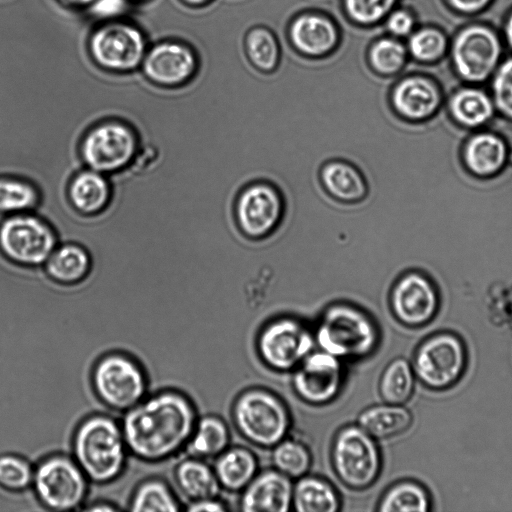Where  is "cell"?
Segmentation results:
<instances>
[{"mask_svg":"<svg viewBox=\"0 0 512 512\" xmlns=\"http://www.w3.org/2000/svg\"><path fill=\"white\" fill-rule=\"evenodd\" d=\"M123 414L129 454L145 463H160L180 453L197 422L192 401L172 388L146 395Z\"/></svg>","mask_w":512,"mask_h":512,"instance_id":"obj_1","label":"cell"},{"mask_svg":"<svg viewBox=\"0 0 512 512\" xmlns=\"http://www.w3.org/2000/svg\"><path fill=\"white\" fill-rule=\"evenodd\" d=\"M70 446L75 462L97 485L120 478L130 455L121 423L104 413L85 416L76 424Z\"/></svg>","mask_w":512,"mask_h":512,"instance_id":"obj_2","label":"cell"},{"mask_svg":"<svg viewBox=\"0 0 512 512\" xmlns=\"http://www.w3.org/2000/svg\"><path fill=\"white\" fill-rule=\"evenodd\" d=\"M314 339L320 350L340 360L356 359L375 349L378 330L372 318L357 304L336 300L322 312Z\"/></svg>","mask_w":512,"mask_h":512,"instance_id":"obj_3","label":"cell"},{"mask_svg":"<svg viewBox=\"0 0 512 512\" xmlns=\"http://www.w3.org/2000/svg\"><path fill=\"white\" fill-rule=\"evenodd\" d=\"M149 44L138 24L120 17L99 21L88 34L86 50L101 71L128 75L139 71Z\"/></svg>","mask_w":512,"mask_h":512,"instance_id":"obj_4","label":"cell"},{"mask_svg":"<svg viewBox=\"0 0 512 512\" xmlns=\"http://www.w3.org/2000/svg\"><path fill=\"white\" fill-rule=\"evenodd\" d=\"M90 384L97 400L107 409L124 413L148 393L149 380L144 367L130 354L111 351L91 368Z\"/></svg>","mask_w":512,"mask_h":512,"instance_id":"obj_5","label":"cell"},{"mask_svg":"<svg viewBox=\"0 0 512 512\" xmlns=\"http://www.w3.org/2000/svg\"><path fill=\"white\" fill-rule=\"evenodd\" d=\"M90 481L71 455L52 453L34 465L31 489L42 508L54 512L81 510Z\"/></svg>","mask_w":512,"mask_h":512,"instance_id":"obj_6","label":"cell"},{"mask_svg":"<svg viewBox=\"0 0 512 512\" xmlns=\"http://www.w3.org/2000/svg\"><path fill=\"white\" fill-rule=\"evenodd\" d=\"M141 137L129 122L109 118L92 125L82 136L79 156L84 167L108 176L129 168L141 148Z\"/></svg>","mask_w":512,"mask_h":512,"instance_id":"obj_7","label":"cell"},{"mask_svg":"<svg viewBox=\"0 0 512 512\" xmlns=\"http://www.w3.org/2000/svg\"><path fill=\"white\" fill-rule=\"evenodd\" d=\"M60 243L54 227L35 212L4 216L0 221V253L19 267H42Z\"/></svg>","mask_w":512,"mask_h":512,"instance_id":"obj_8","label":"cell"},{"mask_svg":"<svg viewBox=\"0 0 512 512\" xmlns=\"http://www.w3.org/2000/svg\"><path fill=\"white\" fill-rule=\"evenodd\" d=\"M232 418L240 434L249 442L273 448L290 428V415L274 393L253 388L241 393L232 408Z\"/></svg>","mask_w":512,"mask_h":512,"instance_id":"obj_9","label":"cell"},{"mask_svg":"<svg viewBox=\"0 0 512 512\" xmlns=\"http://www.w3.org/2000/svg\"><path fill=\"white\" fill-rule=\"evenodd\" d=\"M331 460L339 480L356 490L371 486L381 469V456L375 439L358 424L346 426L336 434Z\"/></svg>","mask_w":512,"mask_h":512,"instance_id":"obj_10","label":"cell"},{"mask_svg":"<svg viewBox=\"0 0 512 512\" xmlns=\"http://www.w3.org/2000/svg\"><path fill=\"white\" fill-rule=\"evenodd\" d=\"M200 64L193 46L171 38L149 44L139 71L150 85L172 91L188 86Z\"/></svg>","mask_w":512,"mask_h":512,"instance_id":"obj_11","label":"cell"},{"mask_svg":"<svg viewBox=\"0 0 512 512\" xmlns=\"http://www.w3.org/2000/svg\"><path fill=\"white\" fill-rule=\"evenodd\" d=\"M502 48L495 30L484 24H471L454 37L450 48L451 62L462 79L482 82L502 61Z\"/></svg>","mask_w":512,"mask_h":512,"instance_id":"obj_12","label":"cell"},{"mask_svg":"<svg viewBox=\"0 0 512 512\" xmlns=\"http://www.w3.org/2000/svg\"><path fill=\"white\" fill-rule=\"evenodd\" d=\"M286 213L285 197L272 182L255 181L245 186L234 204L236 223L248 238L269 237L282 223Z\"/></svg>","mask_w":512,"mask_h":512,"instance_id":"obj_13","label":"cell"},{"mask_svg":"<svg viewBox=\"0 0 512 512\" xmlns=\"http://www.w3.org/2000/svg\"><path fill=\"white\" fill-rule=\"evenodd\" d=\"M311 332L293 317H281L268 323L257 339L262 361L271 369H295L314 348Z\"/></svg>","mask_w":512,"mask_h":512,"instance_id":"obj_14","label":"cell"},{"mask_svg":"<svg viewBox=\"0 0 512 512\" xmlns=\"http://www.w3.org/2000/svg\"><path fill=\"white\" fill-rule=\"evenodd\" d=\"M465 363L466 353L461 340L453 334L440 333L419 346L413 370L426 386L442 389L459 379Z\"/></svg>","mask_w":512,"mask_h":512,"instance_id":"obj_15","label":"cell"},{"mask_svg":"<svg viewBox=\"0 0 512 512\" xmlns=\"http://www.w3.org/2000/svg\"><path fill=\"white\" fill-rule=\"evenodd\" d=\"M343 370L340 359L323 351H312L295 368L293 388L310 404L332 401L340 391Z\"/></svg>","mask_w":512,"mask_h":512,"instance_id":"obj_16","label":"cell"},{"mask_svg":"<svg viewBox=\"0 0 512 512\" xmlns=\"http://www.w3.org/2000/svg\"><path fill=\"white\" fill-rule=\"evenodd\" d=\"M389 304L394 316L408 326H420L434 316L437 297L429 282L418 274L398 277L389 291Z\"/></svg>","mask_w":512,"mask_h":512,"instance_id":"obj_17","label":"cell"},{"mask_svg":"<svg viewBox=\"0 0 512 512\" xmlns=\"http://www.w3.org/2000/svg\"><path fill=\"white\" fill-rule=\"evenodd\" d=\"M291 478L278 470L256 475L243 489L240 508L245 512H287L292 507Z\"/></svg>","mask_w":512,"mask_h":512,"instance_id":"obj_18","label":"cell"},{"mask_svg":"<svg viewBox=\"0 0 512 512\" xmlns=\"http://www.w3.org/2000/svg\"><path fill=\"white\" fill-rule=\"evenodd\" d=\"M439 102L437 87L423 76H408L396 82L389 92V104L396 116L419 120L434 111Z\"/></svg>","mask_w":512,"mask_h":512,"instance_id":"obj_19","label":"cell"},{"mask_svg":"<svg viewBox=\"0 0 512 512\" xmlns=\"http://www.w3.org/2000/svg\"><path fill=\"white\" fill-rule=\"evenodd\" d=\"M113 185L110 176L84 167L67 185V198L72 208L87 217L103 213L111 203Z\"/></svg>","mask_w":512,"mask_h":512,"instance_id":"obj_20","label":"cell"},{"mask_svg":"<svg viewBox=\"0 0 512 512\" xmlns=\"http://www.w3.org/2000/svg\"><path fill=\"white\" fill-rule=\"evenodd\" d=\"M319 178L325 192L337 202L354 204L368 196L369 188L364 174L347 160L325 162L319 170Z\"/></svg>","mask_w":512,"mask_h":512,"instance_id":"obj_21","label":"cell"},{"mask_svg":"<svg viewBox=\"0 0 512 512\" xmlns=\"http://www.w3.org/2000/svg\"><path fill=\"white\" fill-rule=\"evenodd\" d=\"M289 35L296 50L304 55L322 56L338 42L336 25L322 14L304 13L291 24Z\"/></svg>","mask_w":512,"mask_h":512,"instance_id":"obj_22","label":"cell"},{"mask_svg":"<svg viewBox=\"0 0 512 512\" xmlns=\"http://www.w3.org/2000/svg\"><path fill=\"white\" fill-rule=\"evenodd\" d=\"M42 268L52 282L62 286H75L89 276L92 257L83 245L62 242L57 245Z\"/></svg>","mask_w":512,"mask_h":512,"instance_id":"obj_23","label":"cell"},{"mask_svg":"<svg viewBox=\"0 0 512 512\" xmlns=\"http://www.w3.org/2000/svg\"><path fill=\"white\" fill-rule=\"evenodd\" d=\"M173 477L178 490L189 502L216 498L220 492L214 469L202 458L189 456L181 460L174 469Z\"/></svg>","mask_w":512,"mask_h":512,"instance_id":"obj_24","label":"cell"},{"mask_svg":"<svg viewBox=\"0 0 512 512\" xmlns=\"http://www.w3.org/2000/svg\"><path fill=\"white\" fill-rule=\"evenodd\" d=\"M412 421V414L406 407L385 402L364 409L358 416L357 424L376 440L405 432Z\"/></svg>","mask_w":512,"mask_h":512,"instance_id":"obj_25","label":"cell"},{"mask_svg":"<svg viewBox=\"0 0 512 512\" xmlns=\"http://www.w3.org/2000/svg\"><path fill=\"white\" fill-rule=\"evenodd\" d=\"M257 467V459L250 450L232 447L217 456L213 469L221 487L239 491L256 476Z\"/></svg>","mask_w":512,"mask_h":512,"instance_id":"obj_26","label":"cell"},{"mask_svg":"<svg viewBox=\"0 0 512 512\" xmlns=\"http://www.w3.org/2000/svg\"><path fill=\"white\" fill-rule=\"evenodd\" d=\"M292 507L298 512H336L340 499L329 482L304 475L293 486Z\"/></svg>","mask_w":512,"mask_h":512,"instance_id":"obj_27","label":"cell"},{"mask_svg":"<svg viewBox=\"0 0 512 512\" xmlns=\"http://www.w3.org/2000/svg\"><path fill=\"white\" fill-rule=\"evenodd\" d=\"M229 440L226 423L218 416L206 415L197 419L186 449L193 457H217L227 448Z\"/></svg>","mask_w":512,"mask_h":512,"instance_id":"obj_28","label":"cell"},{"mask_svg":"<svg viewBox=\"0 0 512 512\" xmlns=\"http://www.w3.org/2000/svg\"><path fill=\"white\" fill-rule=\"evenodd\" d=\"M42 195L31 180L17 175H0V215L35 212Z\"/></svg>","mask_w":512,"mask_h":512,"instance_id":"obj_29","label":"cell"},{"mask_svg":"<svg viewBox=\"0 0 512 512\" xmlns=\"http://www.w3.org/2000/svg\"><path fill=\"white\" fill-rule=\"evenodd\" d=\"M181 503L172 488L160 478H149L134 489L127 509L133 512H177Z\"/></svg>","mask_w":512,"mask_h":512,"instance_id":"obj_30","label":"cell"},{"mask_svg":"<svg viewBox=\"0 0 512 512\" xmlns=\"http://www.w3.org/2000/svg\"><path fill=\"white\" fill-rule=\"evenodd\" d=\"M414 378V370L407 360L394 359L380 378V396L386 403L403 405L413 393Z\"/></svg>","mask_w":512,"mask_h":512,"instance_id":"obj_31","label":"cell"},{"mask_svg":"<svg viewBox=\"0 0 512 512\" xmlns=\"http://www.w3.org/2000/svg\"><path fill=\"white\" fill-rule=\"evenodd\" d=\"M430 501L426 490L417 483L405 481L390 487L379 502L382 512H426Z\"/></svg>","mask_w":512,"mask_h":512,"instance_id":"obj_32","label":"cell"},{"mask_svg":"<svg viewBox=\"0 0 512 512\" xmlns=\"http://www.w3.org/2000/svg\"><path fill=\"white\" fill-rule=\"evenodd\" d=\"M245 50L252 64L262 72H272L279 64L278 40L265 27H256L246 33Z\"/></svg>","mask_w":512,"mask_h":512,"instance_id":"obj_33","label":"cell"},{"mask_svg":"<svg viewBox=\"0 0 512 512\" xmlns=\"http://www.w3.org/2000/svg\"><path fill=\"white\" fill-rule=\"evenodd\" d=\"M503 143L491 134L474 137L468 145L466 158L470 168L482 175L496 171L503 163Z\"/></svg>","mask_w":512,"mask_h":512,"instance_id":"obj_34","label":"cell"},{"mask_svg":"<svg viewBox=\"0 0 512 512\" xmlns=\"http://www.w3.org/2000/svg\"><path fill=\"white\" fill-rule=\"evenodd\" d=\"M272 463L276 470L291 479H298L310 469L311 455L303 443L284 438L273 447Z\"/></svg>","mask_w":512,"mask_h":512,"instance_id":"obj_35","label":"cell"},{"mask_svg":"<svg viewBox=\"0 0 512 512\" xmlns=\"http://www.w3.org/2000/svg\"><path fill=\"white\" fill-rule=\"evenodd\" d=\"M451 108L459 121L470 126L486 121L493 110L489 97L475 88H465L457 92L452 99Z\"/></svg>","mask_w":512,"mask_h":512,"instance_id":"obj_36","label":"cell"},{"mask_svg":"<svg viewBox=\"0 0 512 512\" xmlns=\"http://www.w3.org/2000/svg\"><path fill=\"white\" fill-rule=\"evenodd\" d=\"M34 465L20 454H0V488L7 492L21 493L31 489Z\"/></svg>","mask_w":512,"mask_h":512,"instance_id":"obj_37","label":"cell"},{"mask_svg":"<svg viewBox=\"0 0 512 512\" xmlns=\"http://www.w3.org/2000/svg\"><path fill=\"white\" fill-rule=\"evenodd\" d=\"M407 50L404 45L393 38H381L370 48L369 65L378 75L391 77L399 72L406 62Z\"/></svg>","mask_w":512,"mask_h":512,"instance_id":"obj_38","label":"cell"},{"mask_svg":"<svg viewBox=\"0 0 512 512\" xmlns=\"http://www.w3.org/2000/svg\"><path fill=\"white\" fill-rule=\"evenodd\" d=\"M445 34L435 27L414 30L408 39L410 55L421 63H434L440 60L447 50Z\"/></svg>","mask_w":512,"mask_h":512,"instance_id":"obj_39","label":"cell"},{"mask_svg":"<svg viewBox=\"0 0 512 512\" xmlns=\"http://www.w3.org/2000/svg\"><path fill=\"white\" fill-rule=\"evenodd\" d=\"M397 0H344L349 17L364 25L375 24L390 13Z\"/></svg>","mask_w":512,"mask_h":512,"instance_id":"obj_40","label":"cell"},{"mask_svg":"<svg viewBox=\"0 0 512 512\" xmlns=\"http://www.w3.org/2000/svg\"><path fill=\"white\" fill-rule=\"evenodd\" d=\"M493 93L500 110L512 117V57L501 61L493 73Z\"/></svg>","mask_w":512,"mask_h":512,"instance_id":"obj_41","label":"cell"},{"mask_svg":"<svg viewBox=\"0 0 512 512\" xmlns=\"http://www.w3.org/2000/svg\"><path fill=\"white\" fill-rule=\"evenodd\" d=\"M131 7L129 0H97L87 12L101 21L124 17Z\"/></svg>","mask_w":512,"mask_h":512,"instance_id":"obj_42","label":"cell"},{"mask_svg":"<svg viewBox=\"0 0 512 512\" xmlns=\"http://www.w3.org/2000/svg\"><path fill=\"white\" fill-rule=\"evenodd\" d=\"M415 19L411 12L399 9L389 13L387 30L397 37L410 35L414 31Z\"/></svg>","mask_w":512,"mask_h":512,"instance_id":"obj_43","label":"cell"},{"mask_svg":"<svg viewBox=\"0 0 512 512\" xmlns=\"http://www.w3.org/2000/svg\"><path fill=\"white\" fill-rule=\"evenodd\" d=\"M448 6L463 15H473L483 11L492 0H446Z\"/></svg>","mask_w":512,"mask_h":512,"instance_id":"obj_44","label":"cell"},{"mask_svg":"<svg viewBox=\"0 0 512 512\" xmlns=\"http://www.w3.org/2000/svg\"><path fill=\"white\" fill-rule=\"evenodd\" d=\"M186 510L190 512H224L226 507L216 498H209L189 502Z\"/></svg>","mask_w":512,"mask_h":512,"instance_id":"obj_45","label":"cell"},{"mask_svg":"<svg viewBox=\"0 0 512 512\" xmlns=\"http://www.w3.org/2000/svg\"><path fill=\"white\" fill-rule=\"evenodd\" d=\"M60 6L72 11H88L97 0H55Z\"/></svg>","mask_w":512,"mask_h":512,"instance_id":"obj_46","label":"cell"},{"mask_svg":"<svg viewBox=\"0 0 512 512\" xmlns=\"http://www.w3.org/2000/svg\"><path fill=\"white\" fill-rule=\"evenodd\" d=\"M81 510L85 511H116L120 508L114 504L105 500H96L88 504H84Z\"/></svg>","mask_w":512,"mask_h":512,"instance_id":"obj_47","label":"cell"},{"mask_svg":"<svg viewBox=\"0 0 512 512\" xmlns=\"http://www.w3.org/2000/svg\"><path fill=\"white\" fill-rule=\"evenodd\" d=\"M503 34L506 43L512 49V11L505 20Z\"/></svg>","mask_w":512,"mask_h":512,"instance_id":"obj_48","label":"cell"},{"mask_svg":"<svg viewBox=\"0 0 512 512\" xmlns=\"http://www.w3.org/2000/svg\"><path fill=\"white\" fill-rule=\"evenodd\" d=\"M182 5L193 8V9H201L205 6H208L212 0H179Z\"/></svg>","mask_w":512,"mask_h":512,"instance_id":"obj_49","label":"cell"},{"mask_svg":"<svg viewBox=\"0 0 512 512\" xmlns=\"http://www.w3.org/2000/svg\"><path fill=\"white\" fill-rule=\"evenodd\" d=\"M132 4L135 3V2H139L141 0H129Z\"/></svg>","mask_w":512,"mask_h":512,"instance_id":"obj_50","label":"cell"},{"mask_svg":"<svg viewBox=\"0 0 512 512\" xmlns=\"http://www.w3.org/2000/svg\"><path fill=\"white\" fill-rule=\"evenodd\" d=\"M112 243H114V238L112 236ZM112 250H113V244H112ZM114 257H115V251H114Z\"/></svg>","mask_w":512,"mask_h":512,"instance_id":"obj_51","label":"cell"}]
</instances>
